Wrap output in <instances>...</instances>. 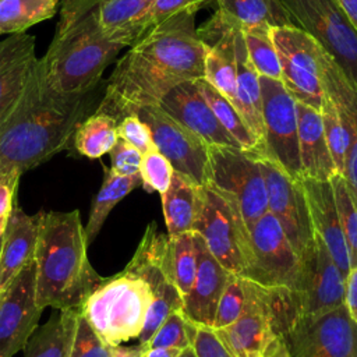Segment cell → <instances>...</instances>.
I'll return each instance as SVG.
<instances>
[{
  "label": "cell",
  "mask_w": 357,
  "mask_h": 357,
  "mask_svg": "<svg viewBox=\"0 0 357 357\" xmlns=\"http://www.w3.org/2000/svg\"><path fill=\"white\" fill-rule=\"evenodd\" d=\"M195 8L180 11L146 31L119 59L98 109L117 120L159 105L174 86L204 78L206 46L198 36Z\"/></svg>",
  "instance_id": "6da1fadb"
},
{
  "label": "cell",
  "mask_w": 357,
  "mask_h": 357,
  "mask_svg": "<svg viewBox=\"0 0 357 357\" xmlns=\"http://www.w3.org/2000/svg\"><path fill=\"white\" fill-rule=\"evenodd\" d=\"M98 88L61 93L36 60L21 93L0 117V174H24L66 149L78 124L95 110Z\"/></svg>",
  "instance_id": "7a4b0ae2"
},
{
  "label": "cell",
  "mask_w": 357,
  "mask_h": 357,
  "mask_svg": "<svg viewBox=\"0 0 357 357\" xmlns=\"http://www.w3.org/2000/svg\"><path fill=\"white\" fill-rule=\"evenodd\" d=\"M86 248L78 209L39 212L35 266L36 304L40 310L79 308L105 279L91 265Z\"/></svg>",
  "instance_id": "3957f363"
},
{
  "label": "cell",
  "mask_w": 357,
  "mask_h": 357,
  "mask_svg": "<svg viewBox=\"0 0 357 357\" xmlns=\"http://www.w3.org/2000/svg\"><path fill=\"white\" fill-rule=\"evenodd\" d=\"M123 47L105 35L96 0H61L57 28L40 63L56 91L86 93L98 88L103 71Z\"/></svg>",
  "instance_id": "277c9868"
},
{
  "label": "cell",
  "mask_w": 357,
  "mask_h": 357,
  "mask_svg": "<svg viewBox=\"0 0 357 357\" xmlns=\"http://www.w3.org/2000/svg\"><path fill=\"white\" fill-rule=\"evenodd\" d=\"M152 303L149 284L126 269L105 278L79 305L81 315L110 346L138 339Z\"/></svg>",
  "instance_id": "5b68a950"
},
{
  "label": "cell",
  "mask_w": 357,
  "mask_h": 357,
  "mask_svg": "<svg viewBox=\"0 0 357 357\" xmlns=\"http://www.w3.org/2000/svg\"><path fill=\"white\" fill-rule=\"evenodd\" d=\"M192 231L229 272L248 276L252 266L251 234L233 197L208 183L201 185L199 209Z\"/></svg>",
  "instance_id": "8992f818"
},
{
  "label": "cell",
  "mask_w": 357,
  "mask_h": 357,
  "mask_svg": "<svg viewBox=\"0 0 357 357\" xmlns=\"http://www.w3.org/2000/svg\"><path fill=\"white\" fill-rule=\"evenodd\" d=\"M208 184L233 197L250 229L268 211V191L259 155L236 146L208 145Z\"/></svg>",
  "instance_id": "52a82bcc"
},
{
  "label": "cell",
  "mask_w": 357,
  "mask_h": 357,
  "mask_svg": "<svg viewBox=\"0 0 357 357\" xmlns=\"http://www.w3.org/2000/svg\"><path fill=\"white\" fill-rule=\"evenodd\" d=\"M124 269L141 276L152 290V303L138 336V343L145 344L169 314L183 310V297L173 282L170 269L169 236L159 233L153 222L149 223L134 257Z\"/></svg>",
  "instance_id": "ba28073f"
},
{
  "label": "cell",
  "mask_w": 357,
  "mask_h": 357,
  "mask_svg": "<svg viewBox=\"0 0 357 357\" xmlns=\"http://www.w3.org/2000/svg\"><path fill=\"white\" fill-rule=\"evenodd\" d=\"M272 39L280 63V81L287 92L297 102L321 112L325 99L322 46L297 25L272 28Z\"/></svg>",
  "instance_id": "9c48e42d"
},
{
  "label": "cell",
  "mask_w": 357,
  "mask_h": 357,
  "mask_svg": "<svg viewBox=\"0 0 357 357\" xmlns=\"http://www.w3.org/2000/svg\"><path fill=\"white\" fill-rule=\"evenodd\" d=\"M300 28L357 84V31L336 0H282Z\"/></svg>",
  "instance_id": "30bf717a"
},
{
  "label": "cell",
  "mask_w": 357,
  "mask_h": 357,
  "mask_svg": "<svg viewBox=\"0 0 357 357\" xmlns=\"http://www.w3.org/2000/svg\"><path fill=\"white\" fill-rule=\"evenodd\" d=\"M290 357H357V322L344 304L301 315L283 335Z\"/></svg>",
  "instance_id": "8fae6325"
},
{
  "label": "cell",
  "mask_w": 357,
  "mask_h": 357,
  "mask_svg": "<svg viewBox=\"0 0 357 357\" xmlns=\"http://www.w3.org/2000/svg\"><path fill=\"white\" fill-rule=\"evenodd\" d=\"M265 155L293 178H303L298 152V121L296 99L280 79L259 77Z\"/></svg>",
  "instance_id": "7c38bea8"
},
{
  "label": "cell",
  "mask_w": 357,
  "mask_h": 357,
  "mask_svg": "<svg viewBox=\"0 0 357 357\" xmlns=\"http://www.w3.org/2000/svg\"><path fill=\"white\" fill-rule=\"evenodd\" d=\"M134 113L149 127L156 149L166 156L174 172L187 176L198 185L208 183L209 158L206 142L170 117L158 105L139 107Z\"/></svg>",
  "instance_id": "4fadbf2b"
},
{
  "label": "cell",
  "mask_w": 357,
  "mask_h": 357,
  "mask_svg": "<svg viewBox=\"0 0 357 357\" xmlns=\"http://www.w3.org/2000/svg\"><path fill=\"white\" fill-rule=\"evenodd\" d=\"M259 163L266 183L268 211L278 219L294 251L301 258L315 238L301 181L289 176L266 156H259Z\"/></svg>",
  "instance_id": "5bb4252c"
},
{
  "label": "cell",
  "mask_w": 357,
  "mask_h": 357,
  "mask_svg": "<svg viewBox=\"0 0 357 357\" xmlns=\"http://www.w3.org/2000/svg\"><path fill=\"white\" fill-rule=\"evenodd\" d=\"M252 266L247 276L264 286L296 289L301 261L278 219L266 211L250 227Z\"/></svg>",
  "instance_id": "9a60e30c"
},
{
  "label": "cell",
  "mask_w": 357,
  "mask_h": 357,
  "mask_svg": "<svg viewBox=\"0 0 357 357\" xmlns=\"http://www.w3.org/2000/svg\"><path fill=\"white\" fill-rule=\"evenodd\" d=\"M43 310L36 304L35 259L0 290V357H13L25 347Z\"/></svg>",
  "instance_id": "2e32d148"
},
{
  "label": "cell",
  "mask_w": 357,
  "mask_h": 357,
  "mask_svg": "<svg viewBox=\"0 0 357 357\" xmlns=\"http://www.w3.org/2000/svg\"><path fill=\"white\" fill-rule=\"evenodd\" d=\"M300 261L301 268L294 290L303 315L319 314L343 305L344 276L317 233L314 243Z\"/></svg>",
  "instance_id": "e0dca14e"
},
{
  "label": "cell",
  "mask_w": 357,
  "mask_h": 357,
  "mask_svg": "<svg viewBox=\"0 0 357 357\" xmlns=\"http://www.w3.org/2000/svg\"><path fill=\"white\" fill-rule=\"evenodd\" d=\"M244 279L245 303L238 319L219 329L236 357H254L278 337L268 301V289L251 279ZM218 331V329H216Z\"/></svg>",
  "instance_id": "ac0fdd59"
},
{
  "label": "cell",
  "mask_w": 357,
  "mask_h": 357,
  "mask_svg": "<svg viewBox=\"0 0 357 357\" xmlns=\"http://www.w3.org/2000/svg\"><path fill=\"white\" fill-rule=\"evenodd\" d=\"M158 106L208 145L241 148L220 124L198 89L195 79L185 81L170 89Z\"/></svg>",
  "instance_id": "d6986e66"
},
{
  "label": "cell",
  "mask_w": 357,
  "mask_h": 357,
  "mask_svg": "<svg viewBox=\"0 0 357 357\" xmlns=\"http://www.w3.org/2000/svg\"><path fill=\"white\" fill-rule=\"evenodd\" d=\"M322 84L336 105L346 130V152L343 177L357 198V84L324 49Z\"/></svg>",
  "instance_id": "ffe728a7"
},
{
  "label": "cell",
  "mask_w": 357,
  "mask_h": 357,
  "mask_svg": "<svg viewBox=\"0 0 357 357\" xmlns=\"http://www.w3.org/2000/svg\"><path fill=\"white\" fill-rule=\"evenodd\" d=\"M194 237L198 266L192 286L183 298L181 311L192 324L213 328L218 303L231 272L209 252L204 240L197 233H194Z\"/></svg>",
  "instance_id": "44dd1931"
},
{
  "label": "cell",
  "mask_w": 357,
  "mask_h": 357,
  "mask_svg": "<svg viewBox=\"0 0 357 357\" xmlns=\"http://www.w3.org/2000/svg\"><path fill=\"white\" fill-rule=\"evenodd\" d=\"M300 181L307 198L314 231L325 243L332 259L346 278L351 269L350 250L342 230L332 184L329 180L310 177H303Z\"/></svg>",
  "instance_id": "7402d4cb"
},
{
  "label": "cell",
  "mask_w": 357,
  "mask_h": 357,
  "mask_svg": "<svg viewBox=\"0 0 357 357\" xmlns=\"http://www.w3.org/2000/svg\"><path fill=\"white\" fill-rule=\"evenodd\" d=\"M38 229L39 212L31 216L25 213L15 201L1 240L0 290H3L22 268L35 259Z\"/></svg>",
  "instance_id": "603a6c76"
},
{
  "label": "cell",
  "mask_w": 357,
  "mask_h": 357,
  "mask_svg": "<svg viewBox=\"0 0 357 357\" xmlns=\"http://www.w3.org/2000/svg\"><path fill=\"white\" fill-rule=\"evenodd\" d=\"M35 36L11 33L0 40V117L21 93L35 63Z\"/></svg>",
  "instance_id": "cb8c5ba5"
},
{
  "label": "cell",
  "mask_w": 357,
  "mask_h": 357,
  "mask_svg": "<svg viewBox=\"0 0 357 357\" xmlns=\"http://www.w3.org/2000/svg\"><path fill=\"white\" fill-rule=\"evenodd\" d=\"M298 121V152L303 177L329 180L336 174L326 138L321 112L296 100Z\"/></svg>",
  "instance_id": "d4e9b609"
},
{
  "label": "cell",
  "mask_w": 357,
  "mask_h": 357,
  "mask_svg": "<svg viewBox=\"0 0 357 357\" xmlns=\"http://www.w3.org/2000/svg\"><path fill=\"white\" fill-rule=\"evenodd\" d=\"M236 56V100L234 107L244 119L245 124L261 144L265 153V128L262 117V95L259 74L254 68L238 26L234 33ZM266 156V155H265Z\"/></svg>",
  "instance_id": "484cf974"
},
{
  "label": "cell",
  "mask_w": 357,
  "mask_h": 357,
  "mask_svg": "<svg viewBox=\"0 0 357 357\" xmlns=\"http://www.w3.org/2000/svg\"><path fill=\"white\" fill-rule=\"evenodd\" d=\"M156 0H96L105 35L124 46L134 45L149 31L151 11Z\"/></svg>",
  "instance_id": "4316f807"
},
{
  "label": "cell",
  "mask_w": 357,
  "mask_h": 357,
  "mask_svg": "<svg viewBox=\"0 0 357 357\" xmlns=\"http://www.w3.org/2000/svg\"><path fill=\"white\" fill-rule=\"evenodd\" d=\"M169 236L192 231L201 198V185L187 176L173 172L167 190L160 195Z\"/></svg>",
  "instance_id": "83f0119b"
},
{
  "label": "cell",
  "mask_w": 357,
  "mask_h": 357,
  "mask_svg": "<svg viewBox=\"0 0 357 357\" xmlns=\"http://www.w3.org/2000/svg\"><path fill=\"white\" fill-rule=\"evenodd\" d=\"M78 308L54 310L25 344V357H70Z\"/></svg>",
  "instance_id": "f1b7e54d"
},
{
  "label": "cell",
  "mask_w": 357,
  "mask_h": 357,
  "mask_svg": "<svg viewBox=\"0 0 357 357\" xmlns=\"http://www.w3.org/2000/svg\"><path fill=\"white\" fill-rule=\"evenodd\" d=\"M103 170H105L103 181L92 201L89 219L86 226L84 227L88 245L93 243V240L99 234L112 209L132 190L142 185V180L139 174L121 176L114 170H112L110 167H105Z\"/></svg>",
  "instance_id": "f546056e"
},
{
  "label": "cell",
  "mask_w": 357,
  "mask_h": 357,
  "mask_svg": "<svg viewBox=\"0 0 357 357\" xmlns=\"http://www.w3.org/2000/svg\"><path fill=\"white\" fill-rule=\"evenodd\" d=\"M117 123L113 114L96 107L75 128L71 138L74 149L89 159L109 153L119 139Z\"/></svg>",
  "instance_id": "4dcf8cb0"
},
{
  "label": "cell",
  "mask_w": 357,
  "mask_h": 357,
  "mask_svg": "<svg viewBox=\"0 0 357 357\" xmlns=\"http://www.w3.org/2000/svg\"><path fill=\"white\" fill-rule=\"evenodd\" d=\"M220 11L240 26L265 25L271 28L296 25L282 0H215Z\"/></svg>",
  "instance_id": "1f68e13d"
},
{
  "label": "cell",
  "mask_w": 357,
  "mask_h": 357,
  "mask_svg": "<svg viewBox=\"0 0 357 357\" xmlns=\"http://www.w3.org/2000/svg\"><path fill=\"white\" fill-rule=\"evenodd\" d=\"M198 89L202 96L211 106L212 112L220 121V124L226 128V131L238 142L241 149L257 153L259 156H265L264 149L255 135L251 132L248 126L245 124L241 114L233 106V103L226 99L222 93H219L211 84H208L204 78L195 79Z\"/></svg>",
  "instance_id": "d6a6232c"
},
{
  "label": "cell",
  "mask_w": 357,
  "mask_h": 357,
  "mask_svg": "<svg viewBox=\"0 0 357 357\" xmlns=\"http://www.w3.org/2000/svg\"><path fill=\"white\" fill-rule=\"evenodd\" d=\"M59 0H0V35L25 32L29 26L52 18Z\"/></svg>",
  "instance_id": "836d02e7"
},
{
  "label": "cell",
  "mask_w": 357,
  "mask_h": 357,
  "mask_svg": "<svg viewBox=\"0 0 357 357\" xmlns=\"http://www.w3.org/2000/svg\"><path fill=\"white\" fill-rule=\"evenodd\" d=\"M240 28L248 57L259 77L280 79V63L272 39V28L265 25Z\"/></svg>",
  "instance_id": "e575fe53"
},
{
  "label": "cell",
  "mask_w": 357,
  "mask_h": 357,
  "mask_svg": "<svg viewBox=\"0 0 357 357\" xmlns=\"http://www.w3.org/2000/svg\"><path fill=\"white\" fill-rule=\"evenodd\" d=\"M169 257L173 282L184 298L192 286L198 266L194 231L169 236Z\"/></svg>",
  "instance_id": "d590c367"
},
{
  "label": "cell",
  "mask_w": 357,
  "mask_h": 357,
  "mask_svg": "<svg viewBox=\"0 0 357 357\" xmlns=\"http://www.w3.org/2000/svg\"><path fill=\"white\" fill-rule=\"evenodd\" d=\"M329 181L333 188L342 230L350 250L351 266H354L357 265V198L342 174H333Z\"/></svg>",
  "instance_id": "8d00e7d4"
},
{
  "label": "cell",
  "mask_w": 357,
  "mask_h": 357,
  "mask_svg": "<svg viewBox=\"0 0 357 357\" xmlns=\"http://www.w3.org/2000/svg\"><path fill=\"white\" fill-rule=\"evenodd\" d=\"M324 134L326 138V144L339 174H343L344 169V152H346V130L343 121L340 119L339 110L333 103L332 98L325 91V99L321 109Z\"/></svg>",
  "instance_id": "74e56055"
},
{
  "label": "cell",
  "mask_w": 357,
  "mask_h": 357,
  "mask_svg": "<svg viewBox=\"0 0 357 357\" xmlns=\"http://www.w3.org/2000/svg\"><path fill=\"white\" fill-rule=\"evenodd\" d=\"M192 328H194V324L185 318L181 310L173 311L160 324V326L151 336V339L141 346L185 349L191 343Z\"/></svg>",
  "instance_id": "f35d334b"
},
{
  "label": "cell",
  "mask_w": 357,
  "mask_h": 357,
  "mask_svg": "<svg viewBox=\"0 0 357 357\" xmlns=\"http://www.w3.org/2000/svg\"><path fill=\"white\" fill-rule=\"evenodd\" d=\"M245 303L244 279L236 273H230L222 296L218 303V310L213 321V329H226L234 324L243 312Z\"/></svg>",
  "instance_id": "ab89813d"
},
{
  "label": "cell",
  "mask_w": 357,
  "mask_h": 357,
  "mask_svg": "<svg viewBox=\"0 0 357 357\" xmlns=\"http://www.w3.org/2000/svg\"><path fill=\"white\" fill-rule=\"evenodd\" d=\"M173 172V166L166 156L156 149V146L142 153L139 176L142 180V187L148 192L156 191L162 195L170 184Z\"/></svg>",
  "instance_id": "60d3db41"
},
{
  "label": "cell",
  "mask_w": 357,
  "mask_h": 357,
  "mask_svg": "<svg viewBox=\"0 0 357 357\" xmlns=\"http://www.w3.org/2000/svg\"><path fill=\"white\" fill-rule=\"evenodd\" d=\"M113 350L78 311L70 357H113Z\"/></svg>",
  "instance_id": "b9f144b4"
},
{
  "label": "cell",
  "mask_w": 357,
  "mask_h": 357,
  "mask_svg": "<svg viewBox=\"0 0 357 357\" xmlns=\"http://www.w3.org/2000/svg\"><path fill=\"white\" fill-rule=\"evenodd\" d=\"M190 346L197 357H236L220 332L211 326L194 324Z\"/></svg>",
  "instance_id": "7bdbcfd3"
},
{
  "label": "cell",
  "mask_w": 357,
  "mask_h": 357,
  "mask_svg": "<svg viewBox=\"0 0 357 357\" xmlns=\"http://www.w3.org/2000/svg\"><path fill=\"white\" fill-rule=\"evenodd\" d=\"M117 132L119 138L137 148L141 153L155 148L149 127L135 113H128L119 119Z\"/></svg>",
  "instance_id": "ee69618b"
},
{
  "label": "cell",
  "mask_w": 357,
  "mask_h": 357,
  "mask_svg": "<svg viewBox=\"0 0 357 357\" xmlns=\"http://www.w3.org/2000/svg\"><path fill=\"white\" fill-rule=\"evenodd\" d=\"M110 156V169L121 176H137L139 174L142 153L126 142L124 139L119 138L116 145L109 152Z\"/></svg>",
  "instance_id": "f6af8a7d"
},
{
  "label": "cell",
  "mask_w": 357,
  "mask_h": 357,
  "mask_svg": "<svg viewBox=\"0 0 357 357\" xmlns=\"http://www.w3.org/2000/svg\"><path fill=\"white\" fill-rule=\"evenodd\" d=\"M209 1L212 0H156L151 11L149 29L180 11H184L188 8L199 10L202 6H205Z\"/></svg>",
  "instance_id": "bcb514c9"
},
{
  "label": "cell",
  "mask_w": 357,
  "mask_h": 357,
  "mask_svg": "<svg viewBox=\"0 0 357 357\" xmlns=\"http://www.w3.org/2000/svg\"><path fill=\"white\" fill-rule=\"evenodd\" d=\"M20 178L21 174L18 173L0 174V218L10 215L15 202Z\"/></svg>",
  "instance_id": "7dc6e473"
},
{
  "label": "cell",
  "mask_w": 357,
  "mask_h": 357,
  "mask_svg": "<svg viewBox=\"0 0 357 357\" xmlns=\"http://www.w3.org/2000/svg\"><path fill=\"white\" fill-rule=\"evenodd\" d=\"M344 307L351 319L357 322V265L351 266L344 278Z\"/></svg>",
  "instance_id": "c3c4849f"
},
{
  "label": "cell",
  "mask_w": 357,
  "mask_h": 357,
  "mask_svg": "<svg viewBox=\"0 0 357 357\" xmlns=\"http://www.w3.org/2000/svg\"><path fill=\"white\" fill-rule=\"evenodd\" d=\"M183 350L177 347H144L141 357H178Z\"/></svg>",
  "instance_id": "681fc988"
},
{
  "label": "cell",
  "mask_w": 357,
  "mask_h": 357,
  "mask_svg": "<svg viewBox=\"0 0 357 357\" xmlns=\"http://www.w3.org/2000/svg\"><path fill=\"white\" fill-rule=\"evenodd\" d=\"M357 31V0H336Z\"/></svg>",
  "instance_id": "f907efd6"
},
{
  "label": "cell",
  "mask_w": 357,
  "mask_h": 357,
  "mask_svg": "<svg viewBox=\"0 0 357 357\" xmlns=\"http://www.w3.org/2000/svg\"><path fill=\"white\" fill-rule=\"evenodd\" d=\"M144 347L138 343L137 346H116L113 350V357H141Z\"/></svg>",
  "instance_id": "816d5d0a"
},
{
  "label": "cell",
  "mask_w": 357,
  "mask_h": 357,
  "mask_svg": "<svg viewBox=\"0 0 357 357\" xmlns=\"http://www.w3.org/2000/svg\"><path fill=\"white\" fill-rule=\"evenodd\" d=\"M7 220H8V216H1V218H0V240L3 238L6 226H7Z\"/></svg>",
  "instance_id": "f5cc1de1"
},
{
  "label": "cell",
  "mask_w": 357,
  "mask_h": 357,
  "mask_svg": "<svg viewBox=\"0 0 357 357\" xmlns=\"http://www.w3.org/2000/svg\"><path fill=\"white\" fill-rule=\"evenodd\" d=\"M178 357H197V356H195V353H194L192 347H191V346H188V347H185V349L180 353V356H178Z\"/></svg>",
  "instance_id": "db71d44e"
},
{
  "label": "cell",
  "mask_w": 357,
  "mask_h": 357,
  "mask_svg": "<svg viewBox=\"0 0 357 357\" xmlns=\"http://www.w3.org/2000/svg\"><path fill=\"white\" fill-rule=\"evenodd\" d=\"M254 357H266L264 353H259V354H257V356H254Z\"/></svg>",
  "instance_id": "11a10c76"
},
{
  "label": "cell",
  "mask_w": 357,
  "mask_h": 357,
  "mask_svg": "<svg viewBox=\"0 0 357 357\" xmlns=\"http://www.w3.org/2000/svg\"><path fill=\"white\" fill-rule=\"evenodd\" d=\"M3 240V238H1ZM1 240H0V251H1Z\"/></svg>",
  "instance_id": "9f6ffc18"
}]
</instances>
